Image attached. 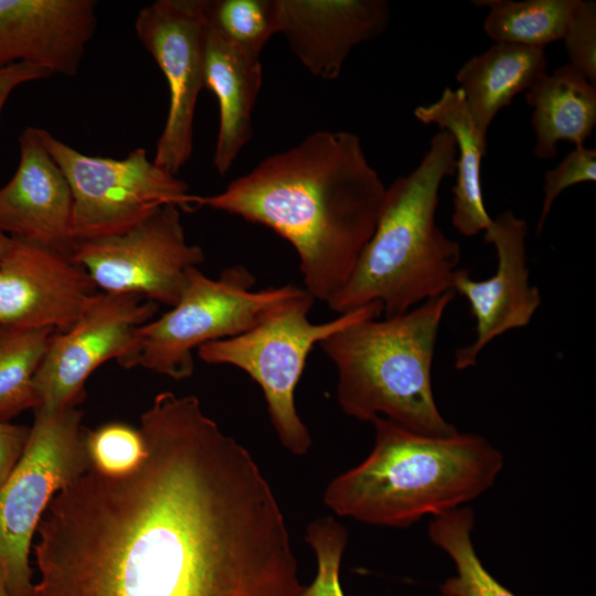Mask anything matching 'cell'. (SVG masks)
<instances>
[{"instance_id": "ba28073f", "label": "cell", "mask_w": 596, "mask_h": 596, "mask_svg": "<svg viewBox=\"0 0 596 596\" xmlns=\"http://www.w3.org/2000/svg\"><path fill=\"white\" fill-rule=\"evenodd\" d=\"M34 414L24 451L0 487V567L10 596L31 595L29 555L38 524L56 492L91 467L79 409Z\"/></svg>"}, {"instance_id": "603a6c76", "label": "cell", "mask_w": 596, "mask_h": 596, "mask_svg": "<svg viewBox=\"0 0 596 596\" xmlns=\"http://www.w3.org/2000/svg\"><path fill=\"white\" fill-rule=\"evenodd\" d=\"M473 513L461 507L434 517L428 526L432 542L454 561L457 574L440 586L441 596H515L485 568L471 541Z\"/></svg>"}, {"instance_id": "44dd1931", "label": "cell", "mask_w": 596, "mask_h": 596, "mask_svg": "<svg viewBox=\"0 0 596 596\" xmlns=\"http://www.w3.org/2000/svg\"><path fill=\"white\" fill-rule=\"evenodd\" d=\"M525 100L534 108L531 125L539 159L554 158L560 141L584 146L596 125V85L571 64L542 75Z\"/></svg>"}, {"instance_id": "cb8c5ba5", "label": "cell", "mask_w": 596, "mask_h": 596, "mask_svg": "<svg viewBox=\"0 0 596 596\" xmlns=\"http://www.w3.org/2000/svg\"><path fill=\"white\" fill-rule=\"evenodd\" d=\"M54 332L0 326V422L39 407L34 375Z\"/></svg>"}, {"instance_id": "f1b7e54d", "label": "cell", "mask_w": 596, "mask_h": 596, "mask_svg": "<svg viewBox=\"0 0 596 596\" xmlns=\"http://www.w3.org/2000/svg\"><path fill=\"white\" fill-rule=\"evenodd\" d=\"M570 64L596 85V3L576 0L564 36Z\"/></svg>"}, {"instance_id": "52a82bcc", "label": "cell", "mask_w": 596, "mask_h": 596, "mask_svg": "<svg viewBox=\"0 0 596 596\" xmlns=\"http://www.w3.org/2000/svg\"><path fill=\"white\" fill-rule=\"evenodd\" d=\"M313 302L315 298L305 289L247 332L198 349L205 363L235 366L259 385L275 433L294 455H305L311 446L309 430L295 406V390L308 354L316 344L345 327L383 313L382 306L372 302L333 320L313 323L308 319Z\"/></svg>"}, {"instance_id": "ac0fdd59", "label": "cell", "mask_w": 596, "mask_h": 596, "mask_svg": "<svg viewBox=\"0 0 596 596\" xmlns=\"http://www.w3.org/2000/svg\"><path fill=\"white\" fill-rule=\"evenodd\" d=\"M262 81L259 56L240 50L209 29L204 88L210 89L219 103L213 166L221 175L231 169L253 136L252 111Z\"/></svg>"}, {"instance_id": "9c48e42d", "label": "cell", "mask_w": 596, "mask_h": 596, "mask_svg": "<svg viewBox=\"0 0 596 596\" xmlns=\"http://www.w3.org/2000/svg\"><path fill=\"white\" fill-rule=\"evenodd\" d=\"M73 196L74 242L123 233L164 204L192 211L188 184L137 148L123 159L88 156L38 128Z\"/></svg>"}, {"instance_id": "2e32d148", "label": "cell", "mask_w": 596, "mask_h": 596, "mask_svg": "<svg viewBox=\"0 0 596 596\" xmlns=\"http://www.w3.org/2000/svg\"><path fill=\"white\" fill-rule=\"evenodd\" d=\"M18 168L0 188V230L68 255L73 196L67 179L44 147L36 127L19 137Z\"/></svg>"}, {"instance_id": "ffe728a7", "label": "cell", "mask_w": 596, "mask_h": 596, "mask_svg": "<svg viewBox=\"0 0 596 596\" xmlns=\"http://www.w3.org/2000/svg\"><path fill=\"white\" fill-rule=\"evenodd\" d=\"M544 49L496 42L470 57L456 74L478 131H487L497 114L546 73Z\"/></svg>"}, {"instance_id": "e0dca14e", "label": "cell", "mask_w": 596, "mask_h": 596, "mask_svg": "<svg viewBox=\"0 0 596 596\" xmlns=\"http://www.w3.org/2000/svg\"><path fill=\"white\" fill-rule=\"evenodd\" d=\"M281 32L313 76L336 79L351 50L380 35L390 19L385 0H281Z\"/></svg>"}, {"instance_id": "8fae6325", "label": "cell", "mask_w": 596, "mask_h": 596, "mask_svg": "<svg viewBox=\"0 0 596 596\" xmlns=\"http://www.w3.org/2000/svg\"><path fill=\"white\" fill-rule=\"evenodd\" d=\"M135 31L169 87L168 115L153 161L177 174L192 155L195 106L204 88L205 0L153 1L138 12Z\"/></svg>"}, {"instance_id": "4dcf8cb0", "label": "cell", "mask_w": 596, "mask_h": 596, "mask_svg": "<svg viewBox=\"0 0 596 596\" xmlns=\"http://www.w3.org/2000/svg\"><path fill=\"white\" fill-rule=\"evenodd\" d=\"M52 76L44 68L29 63H17L0 68V115L12 92L29 82Z\"/></svg>"}, {"instance_id": "f546056e", "label": "cell", "mask_w": 596, "mask_h": 596, "mask_svg": "<svg viewBox=\"0 0 596 596\" xmlns=\"http://www.w3.org/2000/svg\"><path fill=\"white\" fill-rule=\"evenodd\" d=\"M30 435V427L0 422V487L20 460Z\"/></svg>"}, {"instance_id": "d6a6232c", "label": "cell", "mask_w": 596, "mask_h": 596, "mask_svg": "<svg viewBox=\"0 0 596 596\" xmlns=\"http://www.w3.org/2000/svg\"><path fill=\"white\" fill-rule=\"evenodd\" d=\"M0 596H10L3 572L0 567Z\"/></svg>"}, {"instance_id": "484cf974", "label": "cell", "mask_w": 596, "mask_h": 596, "mask_svg": "<svg viewBox=\"0 0 596 596\" xmlns=\"http://www.w3.org/2000/svg\"><path fill=\"white\" fill-rule=\"evenodd\" d=\"M317 560V573L305 596H344L340 586V566L348 544L347 529L332 517L312 520L305 535Z\"/></svg>"}, {"instance_id": "83f0119b", "label": "cell", "mask_w": 596, "mask_h": 596, "mask_svg": "<svg viewBox=\"0 0 596 596\" xmlns=\"http://www.w3.org/2000/svg\"><path fill=\"white\" fill-rule=\"evenodd\" d=\"M596 180V150L576 146L556 167L544 174L543 203L536 224L539 235L544 227L553 203L567 188Z\"/></svg>"}, {"instance_id": "9a60e30c", "label": "cell", "mask_w": 596, "mask_h": 596, "mask_svg": "<svg viewBox=\"0 0 596 596\" xmlns=\"http://www.w3.org/2000/svg\"><path fill=\"white\" fill-rule=\"evenodd\" d=\"M94 0H0V68L29 63L75 76L96 31Z\"/></svg>"}, {"instance_id": "5bb4252c", "label": "cell", "mask_w": 596, "mask_h": 596, "mask_svg": "<svg viewBox=\"0 0 596 596\" xmlns=\"http://www.w3.org/2000/svg\"><path fill=\"white\" fill-rule=\"evenodd\" d=\"M95 294L68 255L10 238L0 260V326L66 331Z\"/></svg>"}, {"instance_id": "7c38bea8", "label": "cell", "mask_w": 596, "mask_h": 596, "mask_svg": "<svg viewBox=\"0 0 596 596\" xmlns=\"http://www.w3.org/2000/svg\"><path fill=\"white\" fill-rule=\"evenodd\" d=\"M158 305L138 295L95 294L74 324L54 332L34 375L35 409L54 414L75 406L88 376L118 360L138 327L152 320Z\"/></svg>"}, {"instance_id": "d6986e66", "label": "cell", "mask_w": 596, "mask_h": 596, "mask_svg": "<svg viewBox=\"0 0 596 596\" xmlns=\"http://www.w3.org/2000/svg\"><path fill=\"white\" fill-rule=\"evenodd\" d=\"M414 117L426 125H436L453 136L457 147V180L453 189V224L466 237L483 233L492 217L485 205L480 168L487 155V137L482 136L469 113L462 92L445 87L435 102L417 106Z\"/></svg>"}, {"instance_id": "7402d4cb", "label": "cell", "mask_w": 596, "mask_h": 596, "mask_svg": "<svg viewBox=\"0 0 596 596\" xmlns=\"http://www.w3.org/2000/svg\"><path fill=\"white\" fill-rule=\"evenodd\" d=\"M576 0H481L486 34L494 42L544 49L563 39Z\"/></svg>"}, {"instance_id": "4316f807", "label": "cell", "mask_w": 596, "mask_h": 596, "mask_svg": "<svg viewBox=\"0 0 596 596\" xmlns=\"http://www.w3.org/2000/svg\"><path fill=\"white\" fill-rule=\"evenodd\" d=\"M85 443L91 466L105 473L132 469L145 451L140 430L118 422L85 429Z\"/></svg>"}, {"instance_id": "8992f818", "label": "cell", "mask_w": 596, "mask_h": 596, "mask_svg": "<svg viewBox=\"0 0 596 596\" xmlns=\"http://www.w3.org/2000/svg\"><path fill=\"white\" fill-rule=\"evenodd\" d=\"M255 283L254 275L241 265L224 269L217 278L205 276L198 267L190 269L179 301L138 327L117 363L177 381L188 379L194 371L195 349L247 332L305 290L292 285L254 290Z\"/></svg>"}, {"instance_id": "277c9868", "label": "cell", "mask_w": 596, "mask_h": 596, "mask_svg": "<svg viewBox=\"0 0 596 596\" xmlns=\"http://www.w3.org/2000/svg\"><path fill=\"white\" fill-rule=\"evenodd\" d=\"M456 159L455 139L439 130L419 164L386 188L374 232L348 283L328 302L331 310L340 315L379 302L392 317L454 290L461 249L438 227L436 212Z\"/></svg>"}, {"instance_id": "5b68a950", "label": "cell", "mask_w": 596, "mask_h": 596, "mask_svg": "<svg viewBox=\"0 0 596 596\" xmlns=\"http://www.w3.org/2000/svg\"><path fill=\"white\" fill-rule=\"evenodd\" d=\"M450 290L411 310L369 318L319 343L338 373L337 398L344 414L362 422L386 418L432 437L457 433L439 412L432 366Z\"/></svg>"}, {"instance_id": "d4e9b609", "label": "cell", "mask_w": 596, "mask_h": 596, "mask_svg": "<svg viewBox=\"0 0 596 596\" xmlns=\"http://www.w3.org/2000/svg\"><path fill=\"white\" fill-rule=\"evenodd\" d=\"M205 15L211 31L256 56L283 28L281 0H205Z\"/></svg>"}, {"instance_id": "6da1fadb", "label": "cell", "mask_w": 596, "mask_h": 596, "mask_svg": "<svg viewBox=\"0 0 596 596\" xmlns=\"http://www.w3.org/2000/svg\"><path fill=\"white\" fill-rule=\"evenodd\" d=\"M145 451L92 466L49 502L30 596H304L278 500L252 454L194 395H156Z\"/></svg>"}, {"instance_id": "1f68e13d", "label": "cell", "mask_w": 596, "mask_h": 596, "mask_svg": "<svg viewBox=\"0 0 596 596\" xmlns=\"http://www.w3.org/2000/svg\"><path fill=\"white\" fill-rule=\"evenodd\" d=\"M10 235H7L4 232L0 230V260L2 259L9 243H10Z\"/></svg>"}, {"instance_id": "3957f363", "label": "cell", "mask_w": 596, "mask_h": 596, "mask_svg": "<svg viewBox=\"0 0 596 596\" xmlns=\"http://www.w3.org/2000/svg\"><path fill=\"white\" fill-rule=\"evenodd\" d=\"M372 424L370 455L324 490L323 502L337 515L405 529L478 498L503 468L502 454L477 434L432 437L383 417Z\"/></svg>"}, {"instance_id": "30bf717a", "label": "cell", "mask_w": 596, "mask_h": 596, "mask_svg": "<svg viewBox=\"0 0 596 596\" xmlns=\"http://www.w3.org/2000/svg\"><path fill=\"white\" fill-rule=\"evenodd\" d=\"M70 258L102 292L138 295L173 307L204 252L188 242L181 210L164 204L123 233L75 242Z\"/></svg>"}, {"instance_id": "7a4b0ae2", "label": "cell", "mask_w": 596, "mask_h": 596, "mask_svg": "<svg viewBox=\"0 0 596 596\" xmlns=\"http://www.w3.org/2000/svg\"><path fill=\"white\" fill-rule=\"evenodd\" d=\"M385 192L359 136L318 130L265 158L222 192L192 201L285 238L299 257L305 289L328 305L371 238Z\"/></svg>"}, {"instance_id": "4fadbf2b", "label": "cell", "mask_w": 596, "mask_h": 596, "mask_svg": "<svg viewBox=\"0 0 596 596\" xmlns=\"http://www.w3.org/2000/svg\"><path fill=\"white\" fill-rule=\"evenodd\" d=\"M528 224L511 210L492 219L483 240L497 254V270L483 280L460 268L454 291L469 304L476 321L475 339L455 352V368L476 365L482 350L503 333L528 326L541 305V294L530 283L526 255Z\"/></svg>"}]
</instances>
